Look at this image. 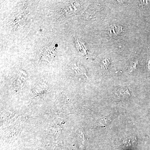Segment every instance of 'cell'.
<instances>
[{
    "label": "cell",
    "instance_id": "1",
    "mask_svg": "<svg viewBox=\"0 0 150 150\" xmlns=\"http://www.w3.org/2000/svg\"><path fill=\"white\" fill-rule=\"evenodd\" d=\"M56 53L55 44L51 43L43 48L41 54V59L49 62H51L56 56Z\"/></svg>",
    "mask_w": 150,
    "mask_h": 150
},
{
    "label": "cell",
    "instance_id": "2",
    "mask_svg": "<svg viewBox=\"0 0 150 150\" xmlns=\"http://www.w3.org/2000/svg\"><path fill=\"white\" fill-rule=\"evenodd\" d=\"M114 98L116 100L124 101L128 100L131 97V94L128 88H118L114 93Z\"/></svg>",
    "mask_w": 150,
    "mask_h": 150
},
{
    "label": "cell",
    "instance_id": "3",
    "mask_svg": "<svg viewBox=\"0 0 150 150\" xmlns=\"http://www.w3.org/2000/svg\"><path fill=\"white\" fill-rule=\"evenodd\" d=\"M122 32L123 27L119 25H112L108 28V34L111 37H118L122 34Z\"/></svg>",
    "mask_w": 150,
    "mask_h": 150
},
{
    "label": "cell",
    "instance_id": "4",
    "mask_svg": "<svg viewBox=\"0 0 150 150\" xmlns=\"http://www.w3.org/2000/svg\"><path fill=\"white\" fill-rule=\"evenodd\" d=\"M112 121V115L110 114L98 119L96 122V126L98 127H105L108 126Z\"/></svg>",
    "mask_w": 150,
    "mask_h": 150
},
{
    "label": "cell",
    "instance_id": "5",
    "mask_svg": "<svg viewBox=\"0 0 150 150\" xmlns=\"http://www.w3.org/2000/svg\"><path fill=\"white\" fill-rule=\"evenodd\" d=\"M136 136L132 134L125 136L123 139V144L125 146H131L136 142Z\"/></svg>",
    "mask_w": 150,
    "mask_h": 150
},
{
    "label": "cell",
    "instance_id": "6",
    "mask_svg": "<svg viewBox=\"0 0 150 150\" xmlns=\"http://www.w3.org/2000/svg\"><path fill=\"white\" fill-rule=\"evenodd\" d=\"M110 62L108 59H104L102 62L101 67L103 69L106 70L109 67Z\"/></svg>",
    "mask_w": 150,
    "mask_h": 150
}]
</instances>
